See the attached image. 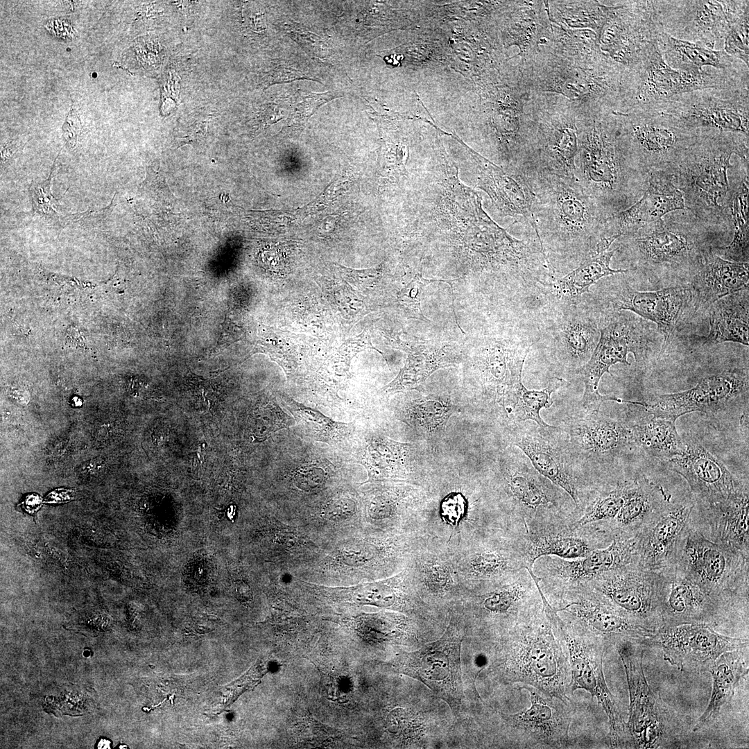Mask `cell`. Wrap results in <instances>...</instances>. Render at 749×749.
Segmentation results:
<instances>
[{
  "label": "cell",
  "mask_w": 749,
  "mask_h": 749,
  "mask_svg": "<svg viewBox=\"0 0 749 749\" xmlns=\"http://www.w3.org/2000/svg\"><path fill=\"white\" fill-rule=\"evenodd\" d=\"M508 437L542 476L562 489L576 505L579 504L574 472L576 464L560 427H542L528 420L514 422L510 425Z\"/></svg>",
  "instance_id": "ac0fdd59"
},
{
  "label": "cell",
  "mask_w": 749,
  "mask_h": 749,
  "mask_svg": "<svg viewBox=\"0 0 749 749\" xmlns=\"http://www.w3.org/2000/svg\"><path fill=\"white\" fill-rule=\"evenodd\" d=\"M497 668L507 682L573 703L567 655L546 617L523 621L515 628L503 644Z\"/></svg>",
  "instance_id": "5b68a950"
},
{
  "label": "cell",
  "mask_w": 749,
  "mask_h": 749,
  "mask_svg": "<svg viewBox=\"0 0 749 749\" xmlns=\"http://www.w3.org/2000/svg\"><path fill=\"white\" fill-rule=\"evenodd\" d=\"M748 181L743 182L735 192L731 205L734 235L728 246H716L714 252L733 262L748 263Z\"/></svg>",
  "instance_id": "f6af8a7d"
},
{
  "label": "cell",
  "mask_w": 749,
  "mask_h": 749,
  "mask_svg": "<svg viewBox=\"0 0 749 749\" xmlns=\"http://www.w3.org/2000/svg\"><path fill=\"white\" fill-rule=\"evenodd\" d=\"M659 29L681 40L723 50L729 30L725 1H653Z\"/></svg>",
  "instance_id": "d6986e66"
},
{
  "label": "cell",
  "mask_w": 749,
  "mask_h": 749,
  "mask_svg": "<svg viewBox=\"0 0 749 749\" xmlns=\"http://www.w3.org/2000/svg\"><path fill=\"white\" fill-rule=\"evenodd\" d=\"M576 465L610 460L635 444L631 424L580 406L560 427Z\"/></svg>",
  "instance_id": "603a6c76"
},
{
  "label": "cell",
  "mask_w": 749,
  "mask_h": 749,
  "mask_svg": "<svg viewBox=\"0 0 749 749\" xmlns=\"http://www.w3.org/2000/svg\"><path fill=\"white\" fill-rule=\"evenodd\" d=\"M528 591L521 583L504 586L488 594L483 601L484 608L495 614L517 610L528 599Z\"/></svg>",
  "instance_id": "816d5d0a"
},
{
  "label": "cell",
  "mask_w": 749,
  "mask_h": 749,
  "mask_svg": "<svg viewBox=\"0 0 749 749\" xmlns=\"http://www.w3.org/2000/svg\"><path fill=\"white\" fill-rule=\"evenodd\" d=\"M707 311L710 327L704 344L732 342L748 346V286L716 300Z\"/></svg>",
  "instance_id": "d6a6232c"
},
{
  "label": "cell",
  "mask_w": 749,
  "mask_h": 749,
  "mask_svg": "<svg viewBox=\"0 0 749 749\" xmlns=\"http://www.w3.org/2000/svg\"><path fill=\"white\" fill-rule=\"evenodd\" d=\"M508 559L496 551H482L473 554L468 562L472 576L480 578L501 575L510 569Z\"/></svg>",
  "instance_id": "db71d44e"
},
{
  "label": "cell",
  "mask_w": 749,
  "mask_h": 749,
  "mask_svg": "<svg viewBox=\"0 0 749 749\" xmlns=\"http://www.w3.org/2000/svg\"><path fill=\"white\" fill-rule=\"evenodd\" d=\"M73 497V493L71 490H58L52 492L46 498V501L49 503H60L64 502L70 500Z\"/></svg>",
  "instance_id": "be15d7a7"
},
{
  "label": "cell",
  "mask_w": 749,
  "mask_h": 749,
  "mask_svg": "<svg viewBox=\"0 0 749 749\" xmlns=\"http://www.w3.org/2000/svg\"><path fill=\"white\" fill-rule=\"evenodd\" d=\"M533 214L542 248L557 275L596 252L607 215L573 178L533 173Z\"/></svg>",
  "instance_id": "7a4b0ae2"
},
{
  "label": "cell",
  "mask_w": 749,
  "mask_h": 749,
  "mask_svg": "<svg viewBox=\"0 0 749 749\" xmlns=\"http://www.w3.org/2000/svg\"><path fill=\"white\" fill-rule=\"evenodd\" d=\"M518 689L530 693L531 707L513 714L499 712L513 737V746L520 748H567L569 727L575 712L574 703L550 696L528 685H524Z\"/></svg>",
  "instance_id": "e0dca14e"
},
{
  "label": "cell",
  "mask_w": 749,
  "mask_h": 749,
  "mask_svg": "<svg viewBox=\"0 0 749 749\" xmlns=\"http://www.w3.org/2000/svg\"><path fill=\"white\" fill-rule=\"evenodd\" d=\"M295 425V419L284 412L274 399L257 402L249 418L248 429L252 441L261 442L274 433Z\"/></svg>",
  "instance_id": "c3c4849f"
},
{
  "label": "cell",
  "mask_w": 749,
  "mask_h": 749,
  "mask_svg": "<svg viewBox=\"0 0 749 749\" xmlns=\"http://www.w3.org/2000/svg\"><path fill=\"white\" fill-rule=\"evenodd\" d=\"M602 322L585 295L576 302L548 303L540 315V341L559 367L578 374L596 347Z\"/></svg>",
  "instance_id": "8fae6325"
},
{
  "label": "cell",
  "mask_w": 749,
  "mask_h": 749,
  "mask_svg": "<svg viewBox=\"0 0 749 749\" xmlns=\"http://www.w3.org/2000/svg\"><path fill=\"white\" fill-rule=\"evenodd\" d=\"M403 577L398 576L394 582H383L363 585L356 589L354 599L359 603L381 607L393 605L401 594L399 584Z\"/></svg>",
  "instance_id": "f5cc1de1"
},
{
  "label": "cell",
  "mask_w": 749,
  "mask_h": 749,
  "mask_svg": "<svg viewBox=\"0 0 749 749\" xmlns=\"http://www.w3.org/2000/svg\"><path fill=\"white\" fill-rule=\"evenodd\" d=\"M256 352L267 354L283 369L287 377L298 366L296 338L289 332L266 329L260 334L254 347L253 353Z\"/></svg>",
  "instance_id": "7dc6e473"
},
{
  "label": "cell",
  "mask_w": 749,
  "mask_h": 749,
  "mask_svg": "<svg viewBox=\"0 0 749 749\" xmlns=\"http://www.w3.org/2000/svg\"><path fill=\"white\" fill-rule=\"evenodd\" d=\"M339 273L347 283L359 292L374 289L383 276V264L366 269H354L336 264Z\"/></svg>",
  "instance_id": "6f0895ef"
},
{
  "label": "cell",
  "mask_w": 749,
  "mask_h": 749,
  "mask_svg": "<svg viewBox=\"0 0 749 749\" xmlns=\"http://www.w3.org/2000/svg\"><path fill=\"white\" fill-rule=\"evenodd\" d=\"M282 399L295 419V431L304 439L332 445L348 438L354 430L353 422L335 421L286 395H282Z\"/></svg>",
  "instance_id": "f35d334b"
},
{
  "label": "cell",
  "mask_w": 749,
  "mask_h": 749,
  "mask_svg": "<svg viewBox=\"0 0 749 749\" xmlns=\"http://www.w3.org/2000/svg\"><path fill=\"white\" fill-rule=\"evenodd\" d=\"M628 271L601 279L585 297L603 316L628 311L654 322L662 337L663 350L700 312L694 292L688 284L639 291L632 285Z\"/></svg>",
  "instance_id": "8992f818"
},
{
  "label": "cell",
  "mask_w": 749,
  "mask_h": 749,
  "mask_svg": "<svg viewBox=\"0 0 749 749\" xmlns=\"http://www.w3.org/2000/svg\"><path fill=\"white\" fill-rule=\"evenodd\" d=\"M420 571L422 582L433 592H445L454 584V574L451 567L439 559L426 561Z\"/></svg>",
  "instance_id": "11a10c76"
},
{
  "label": "cell",
  "mask_w": 749,
  "mask_h": 749,
  "mask_svg": "<svg viewBox=\"0 0 749 749\" xmlns=\"http://www.w3.org/2000/svg\"><path fill=\"white\" fill-rule=\"evenodd\" d=\"M397 347L407 352L404 367L381 391L396 393L415 389L422 386L436 370L446 365L441 351L427 343H408L397 339Z\"/></svg>",
  "instance_id": "74e56055"
},
{
  "label": "cell",
  "mask_w": 749,
  "mask_h": 749,
  "mask_svg": "<svg viewBox=\"0 0 749 749\" xmlns=\"http://www.w3.org/2000/svg\"><path fill=\"white\" fill-rule=\"evenodd\" d=\"M80 121L78 113L71 110L69 113L63 126V134L71 146L76 144L78 136L81 128Z\"/></svg>",
  "instance_id": "6125c7cd"
},
{
  "label": "cell",
  "mask_w": 749,
  "mask_h": 749,
  "mask_svg": "<svg viewBox=\"0 0 749 749\" xmlns=\"http://www.w3.org/2000/svg\"><path fill=\"white\" fill-rule=\"evenodd\" d=\"M538 592L542 599L543 612L567 655L571 693L582 689L595 697L608 718L612 748H626L629 746V738L626 722L617 700L607 685L603 673V655L607 644L574 621L569 623L564 621L550 605L540 588Z\"/></svg>",
  "instance_id": "52a82bcc"
},
{
  "label": "cell",
  "mask_w": 749,
  "mask_h": 749,
  "mask_svg": "<svg viewBox=\"0 0 749 749\" xmlns=\"http://www.w3.org/2000/svg\"><path fill=\"white\" fill-rule=\"evenodd\" d=\"M567 384L559 377H552L548 385L542 390H528L524 384L518 390L509 411V419L514 422L533 421L542 427H548L540 416V411L551 406V395Z\"/></svg>",
  "instance_id": "bcb514c9"
},
{
  "label": "cell",
  "mask_w": 749,
  "mask_h": 749,
  "mask_svg": "<svg viewBox=\"0 0 749 749\" xmlns=\"http://www.w3.org/2000/svg\"><path fill=\"white\" fill-rule=\"evenodd\" d=\"M660 571L633 565L590 582L592 591L639 626L650 630L661 627L657 592Z\"/></svg>",
  "instance_id": "44dd1931"
},
{
  "label": "cell",
  "mask_w": 749,
  "mask_h": 749,
  "mask_svg": "<svg viewBox=\"0 0 749 749\" xmlns=\"http://www.w3.org/2000/svg\"><path fill=\"white\" fill-rule=\"evenodd\" d=\"M719 605L748 588V557L688 529L674 562Z\"/></svg>",
  "instance_id": "4fadbf2b"
},
{
  "label": "cell",
  "mask_w": 749,
  "mask_h": 749,
  "mask_svg": "<svg viewBox=\"0 0 749 749\" xmlns=\"http://www.w3.org/2000/svg\"><path fill=\"white\" fill-rule=\"evenodd\" d=\"M713 248L704 254L687 283L694 292L701 313L716 300L748 286V263L725 260L716 255Z\"/></svg>",
  "instance_id": "f546056e"
},
{
  "label": "cell",
  "mask_w": 749,
  "mask_h": 749,
  "mask_svg": "<svg viewBox=\"0 0 749 749\" xmlns=\"http://www.w3.org/2000/svg\"><path fill=\"white\" fill-rule=\"evenodd\" d=\"M50 178L42 184L33 186L31 189L33 203L37 212L46 213L54 211L57 202L50 193Z\"/></svg>",
  "instance_id": "91938a15"
},
{
  "label": "cell",
  "mask_w": 749,
  "mask_h": 749,
  "mask_svg": "<svg viewBox=\"0 0 749 749\" xmlns=\"http://www.w3.org/2000/svg\"><path fill=\"white\" fill-rule=\"evenodd\" d=\"M325 287L331 303L344 318L355 323L368 313L365 298L345 280L328 282Z\"/></svg>",
  "instance_id": "681fc988"
},
{
  "label": "cell",
  "mask_w": 749,
  "mask_h": 749,
  "mask_svg": "<svg viewBox=\"0 0 749 749\" xmlns=\"http://www.w3.org/2000/svg\"><path fill=\"white\" fill-rule=\"evenodd\" d=\"M616 250L615 248L596 253L575 269L551 282L546 288L548 303L576 302L583 295L589 293L590 287L601 279L616 273H626V268H610Z\"/></svg>",
  "instance_id": "836d02e7"
},
{
  "label": "cell",
  "mask_w": 749,
  "mask_h": 749,
  "mask_svg": "<svg viewBox=\"0 0 749 749\" xmlns=\"http://www.w3.org/2000/svg\"><path fill=\"white\" fill-rule=\"evenodd\" d=\"M463 635L449 626L438 640L413 652H404L396 660L397 671L425 685L446 702L454 715L465 707L461 678L460 646Z\"/></svg>",
  "instance_id": "5bb4252c"
},
{
  "label": "cell",
  "mask_w": 749,
  "mask_h": 749,
  "mask_svg": "<svg viewBox=\"0 0 749 749\" xmlns=\"http://www.w3.org/2000/svg\"><path fill=\"white\" fill-rule=\"evenodd\" d=\"M625 483L597 497L583 515L574 525V529L588 524L615 519L624 501Z\"/></svg>",
  "instance_id": "f907efd6"
},
{
  "label": "cell",
  "mask_w": 749,
  "mask_h": 749,
  "mask_svg": "<svg viewBox=\"0 0 749 749\" xmlns=\"http://www.w3.org/2000/svg\"><path fill=\"white\" fill-rule=\"evenodd\" d=\"M748 391V368L728 369L705 377L689 390L657 395L642 406L653 417L675 422L687 413L720 411Z\"/></svg>",
  "instance_id": "ffe728a7"
},
{
  "label": "cell",
  "mask_w": 749,
  "mask_h": 749,
  "mask_svg": "<svg viewBox=\"0 0 749 749\" xmlns=\"http://www.w3.org/2000/svg\"><path fill=\"white\" fill-rule=\"evenodd\" d=\"M638 533L620 532L607 546L576 559L556 558L548 565L551 576L567 584L590 582L607 574L637 565Z\"/></svg>",
  "instance_id": "83f0119b"
},
{
  "label": "cell",
  "mask_w": 749,
  "mask_h": 749,
  "mask_svg": "<svg viewBox=\"0 0 749 749\" xmlns=\"http://www.w3.org/2000/svg\"><path fill=\"white\" fill-rule=\"evenodd\" d=\"M638 110L674 117L697 131L749 135L748 88L699 89Z\"/></svg>",
  "instance_id": "7c38bea8"
},
{
  "label": "cell",
  "mask_w": 749,
  "mask_h": 749,
  "mask_svg": "<svg viewBox=\"0 0 749 749\" xmlns=\"http://www.w3.org/2000/svg\"><path fill=\"white\" fill-rule=\"evenodd\" d=\"M575 178L608 217L642 196L648 175L628 156L614 112H592L580 122Z\"/></svg>",
  "instance_id": "277c9868"
},
{
  "label": "cell",
  "mask_w": 749,
  "mask_h": 749,
  "mask_svg": "<svg viewBox=\"0 0 749 749\" xmlns=\"http://www.w3.org/2000/svg\"><path fill=\"white\" fill-rule=\"evenodd\" d=\"M589 540L566 532H541L532 535L524 551L525 567L531 568L542 556H554L562 559L583 557L596 549Z\"/></svg>",
  "instance_id": "7bdbcfd3"
},
{
  "label": "cell",
  "mask_w": 749,
  "mask_h": 749,
  "mask_svg": "<svg viewBox=\"0 0 749 749\" xmlns=\"http://www.w3.org/2000/svg\"><path fill=\"white\" fill-rule=\"evenodd\" d=\"M616 646L629 689V718L626 725L630 746L636 748L663 746L669 739V716L666 707L654 694L645 677L644 650L640 644L630 641Z\"/></svg>",
  "instance_id": "9a60e30c"
},
{
  "label": "cell",
  "mask_w": 749,
  "mask_h": 749,
  "mask_svg": "<svg viewBox=\"0 0 749 749\" xmlns=\"http://www.w3.org/2000/svg\"><path fill=\"white\" fill-rule=\"evenodd\" d=\"M693 508L692 502L663 503L651 515L637 531L638 565L659 571L675 562Z\"/></svg>",
  "instance_id": "484cf974"
},
{
  "label": "cell",
  "mask_w": 749,
  "mask_h": 749,
  "mask_svg": "<svg viewBox=\"0 0 749 749\" xmlns=\"http://www.w3.org/2000/svg\"><path fill=\"white\" fill-rule=\"evenodd\" d=\"M749 135L701 132L667 173L682 194L685 209L712 232L725 236L732 229L731 205L748 180Z\"/></svg>",
  "instance_id": "6da1fadb"
},
{
  "label": "cell",
  "mask_w": 749,
  "mask_h": 749,
  "mask_svg": "<svg viewBox=\"0 0 749 749\" xmlns=\"http://www.w3.org/2000/svg\"><path fill=\"white\" fill-rule=\"evenodd\" d=\"M707 512L716 542L748 557V490Z\"/></svg>",
  "instance_id": "8d00e7d4"
},
{
  "label": "cell",
  "mask_w": 749,
  "mask_h": 749,
  "mask_svg": "<svg viewBox=\"0 0 749 749\" xmlns=\"http://www.w3.org/2000/svg\"><path fill=\"white\" fill-rule=\"evenodd\" d=\"M649 416L630 423L635 444L663 463L680 455L684 442L677 432L675 422Z\"/></svg>",
  "instance_id": "60d3db41"
},
{
  "label": "cell",
  "mask_w": 749,
  "mask_h": 749,
  "mask_svg": "<svg viewBox=\"0 0 749 749\" xmlns=\"http://www.w3.org/2000/svg\"><path fill=\"white\" fill-rule=\"evenodd\" d=\"M474 160L479 187L488 194L501 214L528 224L539 239L533 214L535 196L526 177L484 158L476 156Z\"/></svg>",
  "instance_id": "f1b7e54d"
},
{
  "label": "cell",
  "mask_w": 749,
  "mask_h": 749,
  "mask_svg": "<svg viewBox=\"0 0 749 749\" xmlns=\"http://www.w3.org/2000/svg\"><path fill=\"white\" fill-rule=\"evenodd\" d=\"M408 443L374 436L360 448L359 463L375 479L399 478L405 475Z\"/></svg>",
  "instance_id": "b9f144b4"
},
{
  "label": "cell",
  "mask_w": 749,
  "mask_h": 749,
  "mask_svg": "<svg viewBox=\"0 0 749 749\" xmlns=\"http://www.w3.org/2000/svg\"><path fill=\"white\" fill-rule=\"evenodd\" d=\"M454 408L449 397L429 395L413 400L404 408L402 420L410 427L426 433L445 429Z\"/></svg>",
  "instance_id": "ee69618b"
},
{
  "label": "cell",
  "mask_w": 749,
  "mask_h": 749,
  "mask_svg": "<svg viewBox=\"0 0 749 749\" xmlns=\"http://www.w3.org/2000/svg\"><path fill=\"white\" fill-rule=\"evenodd\" d=\"M685 209L682 193L664 172L648 174L642 196L629 207L635 222L641 227L662 219L670 212Z\"/></svg>",
  "instance_id": "d590c367"
},
{
  "label": "cell",
  "mask_w": 749,
  "mask_h": 749,
  "mask_svg": "<svg viewBox=\"0 0 749 749\" xmlns=\"http://www.w3.org/2000/svg\"><path fill=\"white\" fill-rule=\"evenodd\" d=\"M681 454L664 462L681 475L707 510L715 509L748 490L746 483L732 475L725 465L700 442L688 439Z\"/></svg>",
  "instance_id": "7402d4cb"
},
{
  "label": "cell",
  "mask_w": 749,
  "mask_h": 749,
  "mask_svg": "<svg viewBox=\"0 0 749 749\" xmlns=\"http://www.w3.org/2000/svg\"><path fill=\"white\" fill-rule=\"evenodd\" d=\"M500 459V472L506 492L522 506L538 510L555 504V492L549 481L532 465L525 454L509 448Z\"/></svg>",
  "instance_id": "4dcf8cb0"
},
{
  "label": "cell",
  "mask_w": 749,
  "mask_h": 749,
  "mask_svg": "<svg viewBox=\"0 0 749 749\" xmlns=\"http://www.w3.org/2000/svg\"><path fill=\"white\" fill-rule=\"evenodd\" d=\"M366 350H375L382 354L372 345L370 336L364 330L361 334L348 338L343 343L336 351V359L338 363L343 365L344 370L347 372L352 359L357 354Z\"/></svg>",
  "instance_id": "680465c9"
},
{
  "label": "cell",
  "mask_w": 749,
  "mask_h": 749,
  "mask_svg": "<svg viewBox=\"0 0 749 749\" xmlns=\"http://www.w3.org/2000/svg\"><path fill=\"white\" fill-rule=\"evenodd\" d=\"M600 338L589 360L578 372L584 383L580 405L599 410L605 402L613 401L614 395H602L598 387L602 376L612 365L621 363L630 365L627 356L631 352L637 362L646 359L657 344L654 329L632 312L621 311L603 316Z\"/></svg>",
  "instance_id": "9c48e42d"
},
{
  "label": "cell",
  "mask_w": 749,
  "mask_h": 749,
  "mask_svg": "<svg viewBox=\"0 0 749 749\" xmlns=\"http://www.w3.org/2000/svg\"><path fill=\"white\" fill-rule=\"evenodd\" d=\"M630 89L621 112L647 107L673 96L696 90L748 87L749 76L705 67L698 73L677 70L663 60L657 46L631 69Z\"/></svg>",
  "instance_id": "30bf717a"
},
{
  "label": "cell",
  "mask_w": 749,
  "mask_h": 749,
  "mask_svg": "<svg viewBox=\"0 0 749 749\" xmlns=\"http://www.w3.org/2000/svg\"><path fill=\"white\" fill-rule=\"evenodd\" d=\"M724 237L686 209L669 213L635 233L619 237L616 252L635 274L659 286L687 284L704 254Z\"/></svg>",
  "instance_id": "3957f363"
},
{
  "label": "cell",
  "mask_w": 749,
  "mask_h": 749,
  "mask_svg": "<svg viewBox=\"0 0 749 749\" xmlns=\"http://www.w3.org/2000/svg\"><path fill=\"white\" fill-rule=\"evenodd\" d=\"M746 648L725 652L719 655L707 669L712 677V691L709 703L693 729L705 727L719 714L732 698L739 680L748 673Z\"/></svg>",
  "instance_id": "e575fe53"
},
{
  "label": "cell",
  "mask_w": 749,
  "mask_h": 749,
  "mask_svg": "<svg viewBox=\"0 0 749 749\" xmlns=\"http://www.w3.org/2000/svg\"><path fill=\"white\" fill-rule=\"evenodd\" d=\"M659 571L657 603L661 627L715 623L721 605L681 567L673 563Z\"/></svg>",
  "instance_id": "d4e9b609"
},
{
  "label": "cell",
  "mask_w": 749,
  "mask_h": 749,
  "mask_svg": "<svg viewBox=\"0 0 749 749\" xmlns=\"http://www.w3.org/2000/svg\"><path fill=\"white\" fill-rule=\"evenodd\" d=\"M325 478V472L320 467L307 465L298 470L295 482L302 489L313 488L320 485Z\"/></svg>",
  "instance_id": "94428289"
},
{
  "label": "cell",
  "mask_w": 749,
  "mask_h": 749,
  "mask_svg": "<svg viewBox=\"0 0 749 749\" xmlns=\"http://www.w3.org/2000/svg\"><path fill=\"white\" fill-rule=\"evenodd\" d=\"M615 8L602 43L619 65L630 69L656 46L660 29L654 18L653 1H624Z\"/></svg>",
  "instance_id": "cb8c5ba5"
},
{
  "label": "cell",
  "mask_w": 749,
  "mask_h": 749,
  "mask_svg": "<svg viewBox=\"0 0 749 749\" xmlns=\"http://www.w3.org/2000/svg\"><path fill=\"white\" fill-rule=\"evenodd\" d=\"M662 489L641 478L625 483L623 503L615 517L620 532L635 533L664 503Z\"/></svg>",
  "instance_id": "ab89813d"
},
{
  "label": "cell",
  "mask_w": 749,
  "mask_h": 749,
  "mask_svg": "<svg viewBox=\"0 0 749 749\" xmlns=\"http://www.w3.org/2000/svg\"><path fill=\"white\" fill-rule=\"evenodd\" d=\"M656 46L664 61L677 70L698 73L705 67L730 71L748 70V66L723 49L713 50L700 43L678 40L660 30Z\"/></svg>",
  "instance_id": "1f68e13d"
},
{
  "label": "cell",
  "mask_w": 749,
  "mask_h": 749,
  "mask_svg": "<svg viewBox=\"0 0 749 749\" xmlns=\"http://www.w3.org/2000/svg\"><path fill=\"white\" fill-rule=\"evenodd\" d=\"M614 113L628 156L636 168L646 175L654 172L667 173L701 133L674 117L648 110Z\"/></svg>",
  "instance_id": "ba28073f"
},
{
  "label": "cell",
  "mask_w": 749,
  "mask_h": 749,
  "mask_svg": "<svg viewBox=\"0 0 749 749\" xmlns=\"http://www.w3.org/2000/svg\"><path fill=\"white\" fill-rule=\"evenodd\" d=\"M434 282H438V280L427 279L420 273L416 274L413 279L399 292L397 300L399 305L411 315L415 316V318L429 320L422 311V295L424 287Z\"/></svg>",
  "instance_id": "9f6ffc18"
},
{
  "label": "cell",
  "mask_w": 749,
  "mask_h": 749,
  "mask_svg": "<svg viewBox=\"0 0 749 749\" xmlns=\"http://www.w3.org/2000/svg\"><path fill=\"white\" fill-rule=\"evenodd\" d=\"M662 651L664 660L689 673L706 671L721 654L748 648V639L718 633L705 623L662 626L639 643Z\"/></svg>",
  "instance_id": "2e32d148"
},
{
  "label": "cell",
  "mask_w": 749,
  "mask_h": 749,
  "mask_svg": "<svg viewBox=\"0 0 749 749\" xmlns=\"http://www.w3.org/2000/svg\"><path fill=\"white\" fill-rule=\"evenodd\" d=\"M42 500L37 494L27 496L21 505L24 509L29 513H35L40 507Z\"/></svg>",
  "instance_id": "e7e4bbea"
},
{
  "label": "cell",
  "mask_w": 749,
  "mask_h": 749,
  "mask_svg": "<svg viewBox=\"0 0 749 749\" xmlns=\"http://www.w3.org/2000/svg\"><path fill=\"white\" fill-rule=\"evenodd\" d=\"M564 599V607L556 610L568 613L574 622L607 645L626 641L638 644L655 630L639 626L592 589L569 592Z\"/></svg>",
  "instance_id": "4316f807"
}]
</instances>
